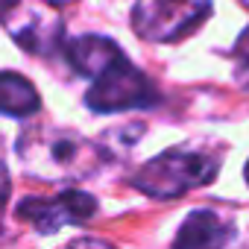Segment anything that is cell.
Listing matches in <instances>:
<instances>
[{"label":"cell","instance_id":"obj_1","mask_svg":"<svg viewBox=\"0 0 249 249\" xmlns=\"http://www.w3.org/2000/svg\"><path fill=\"white\" fill-rule=\"evenodd\" d=\"M18 156L24 170L44 182H65V179H85L97 173L106 159V150L71 129H27L18 138Z\"/></svg>","mask_w":249,"mask_h":249},{"label":"cell","instance_id":"obj_2","mask_svg":"<svg viewBox=\"0 0 249 249\" xmlns=\"http://www.w3.org/2000/svg\"><path fill=\"white\" fill-rule=\"evenodd\" d=\"M217 170H220V153L202 147H173L141 164L129 176V185L153 199H176L194 188L214 182Z\"/></svg>","mask_w":249,"mask_h":249},{"label":"cell","instance_id":"obj_3","mask_svg":"<svg viewBox=\"0 0 249 249\" xmlns=\"http://www.w3.org/2000/svg\"><path fill=\"white\" fill-rule=\"evenodd\" d=\"M159 100L156 85L144 71H138L126 56H120L108 68H103L85 94V103L97 114H114L129 108H150Z\"/></svg>","mask_w":249,"mask_h":249},{"label":"cell","instance_id":"obj_4","mask_svg":"<svg viewBox=\"0 0 249 249\" xmlns=\"http://www.w3.org/2000/svg\"><path fill=\"white\" fill-rule=\"evenodd\" d=\"M211 15V0H138L132 27L144 41H176L194 33Z\"/></svg>","mask_w":249,"mask_h":249},{"label":"cell","instance_id":"obj_5","mask_svg":"<svg viewBox=\"0 0 249 249\" xmlns=\"http://www.w3.org/2000/svg\"><path fill=\"white\" fill-rule=\"evenodd\" d=\"M18 217L27 220L38 234H53L65 226H79L94 217L97 199L79 188H68L56 196H30L18 202Z\"/></svg>","mask_w":249,"mask_h":249},{"label":"cell","instance_id":"obj_6","mask_svg":"<svg viewBox=\"0 0 249 249\" xmlns=\"http://www.w3.org/2000/svg\"><path fill=\"white\" fill-rule=\"evenodd\" d=\"M3 27L27 53L47 56L53 47L62 44V18L44 0H18L15 9L6 15Z\"/></svg>","mask_w":249,"mask_h":249},{"label":"cell","instance_id":"obj_7","mask_svg":"<svg viewBox=\"0 0 249 249\" xmlns=\"http://www.w3.org/2000/svg\"><path fill=\"white\" fill-rule=\"evenodd\" d=\"M234 237V226L229 217L211 211V208H194L173 240V249H229Z\"/></svg>","mask_w":249,"mask_h":249},{"label":"cell","instance_id":"obj_8","mask_svg":"<svg viewBox=\"0 0 249 249\" xmlns=\"http://www.w3.org/2000/svg\"><path fill=\"white\" fill-rule=\"evenodd\" d=\"M65 50V59L71 62V68L88 79H94L103 68H108L111 62H117L123 56V50L111 41V38H103V36H79V38H71L62 44Z\"/></svg>","mask_w":249,"mask_h":249},{"label":"cell","instance_id":"obj_9","mask_svg":"<svg viewBox=\"0 0 249 249\" xmlns=\"http://www.w3.org/2000/svg\"><path fill=\"white\" fill-rule=\"evenodd\" d=\"M38 108H41V97L27 76L15 71H0V114L33 117Z\"/></svg>","mask_w":249,"mask_h":249},{"label":"cell","instance_id":"obj_10","mask_svg":"<svg viewBox=\"0 0 249 249\" xmlns=\"http://www.w3.org/2000/svg\"><path fill=\"white\" fill-rule=\"evenodd\" d=\"M237 79L243 88H249V33L243 36V41L237 47Z\"/></svg>","mask_w":249,"mask_h":249},{"label":"cell","instance_id":"obj_11","mask_svg":"<svg viewBox=\"0 0 249 249\" xmlns=\"http://www.w3.org/2000/svg\"><path fill=\"white\" fill-rule=\"evenodd\" d=\"M68 249H114V246L106 240H97V237H76L68 243Z\"/></svg>","mask_w":249,"mask_h":249},{"label":"cell","instance_id":"obj_12","mask_svg":"<svg viewBox=\"0 0 249 249\" xmlns=\"http://www.w3.org/2000/svg\"><path fill=\"white\" fill-rule=\"evenodd\" d=\"M6 196H9V176H6L3 167H0V211H3V205H6Z\"/></svg>","mask_w":249,"mask_h":249},{"label":"cell","instance_id":"obj_13","mask_svg":"<svg viewBox=\"0 0 249 249\" xmlns=\"http://www.w3.org/2000/svg\"><path fill=\"white\" fill-rule=\"evenodd\" d=\"M15 3H18V0H0V24H3V21H6V15L15 9Z\"/></svg>","mask_w":249,"mask_h":249},{"label":"cell","instance_id":"obj_14","mask_svg":"<svg viewBox=\"0 0 249 249\" xmlns=\"http://www.w3.org/2000/svg\"><path fill=\"white\" fill-rule=\"evenodd\" d=\"M243 176H246V182H249V161H246V167H243Z\"/></svg>","mask_w":249,"mask_h":249},{"label":"cell","instance_id":"obj_15","mask_svg":"<svg viewBox=\"0 0 249 249\" xmlns=\"http://www.w3.org/2000/svg\"><path fill=\"white\" fill-rule=\"evenodd\" d=\"M246 3H249V0H246Z\"/></svg>","mask_w":249,"mask_h":249}]
</instances>
